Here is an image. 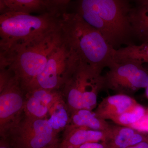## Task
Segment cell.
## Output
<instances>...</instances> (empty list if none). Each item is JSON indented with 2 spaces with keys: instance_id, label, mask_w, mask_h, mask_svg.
Here are the masks:
<instances>
[{
  "instance_id": "cell-1",
  "label": "cell",
  "mask_w": 148,
  "mask_h": 148,
  "mask_svg": "<svg viewBox=\"0 0 148 148\" xmlns=\"http://www.w3.org/2000/svg\"><path fill=\"white\" fill-rule=\"evenodd\" d=\"M77 13L100 32L115 50L122 45H135L130 14L129 0H80L76 5Z\"/></svg>"
},
{
  "instance_id": "cell-2",
  "label": "cell",
  "mask_w": 148,
  "mask_h": 148,
  "mask_svg": "<svg viewBox=\"0 0 148 148\" xmlns=\"http://www.w3.org/2000/svg\"><path fill=\"white\" fill-rule=\"evenodd\" d=\"M59 24L62 41L79 63L101 74L113 63L116 50L78 14L66 12Z\"/></svg>"
},
{
  "instance_id": "cell-3",
  "label": "cell",
  "mask_w": 148,
  "mask_h": 148,
  "mask_svg": "<svg viewBox=\"0 0 148 148\" xmlns=\"http://www.w3.org/2000/svg\"><path fill=\"white\" fill-rule=\"evenodd\" d=\"M62 14H0V55L10 53L59 29Z\"/></svg>"
},
{
  "instance_id": "cell-4",
  "label": "cell",
  "mask_w": 148,
  "mask_h": 148,
  "mask_svg": "<svg viewBox=\"0 0 148 148\" xmlns=\"http://www.w3.org/2000/svg\"><path fill=\"white\" fill-rule=\"evenodd\" d=\"M62 43L59 27L10 53L0 55V69L12 72L20 80L24 90L42 71L49 56Z\"/></svg>"
},
{
  "instance_id": "cell-5",
  "label": "cell",
  "mask_w": 148,
  "mask_h": 148,
  "mask_svg": "<svg viewBox=\"0 0 148 148\" xmlns=\"http://www.w3.org/2000/svg\"><path fill=\"white\" fill-rule=\"evenodd\" d=\"M58 134L47 119L33 118L24 113L2 138L13 148H43L58 144Z\"/></svg>"
},
{
  "instance_id": "cell-6",
  "label": "cell",
  "mask_w": 148,
  "mask_h": 148,
  "mask_svg": "<svg viewBox=\"0 0 148 148\" xmlns=\"http://www.w3.org/2000/svg\"><path fill=\"white\" fill-rule=\"evenodd\" d=\"M108 68L103 76L104 89L132 97L140 89L147 87L148 69L138 60H114Z\"/></svg>"
},
{
  "instance_id": "cell-7",
  "label": "cell",
  "mask_w": 148,
  "mask_h": 148,
  "mask_svg": "<svg viewBox=\"0 0 148 148\" xmlns=\"http://www.w3.org/2000/svg\"><path fill=\"white\" fill-rule=\"evenodd\" d=\"M79 63L62 41L49 56L42 71L24 89V92L36 88L61 90Z\"/></svg>"
},
{
  "instance_id": "cell-8",
  "label": "cell",
  "mask_w": 148,
  "mask_h": 148,
  "mask_svg": "<svg viewBox=\"0 0 148 148\" xmlns=\"http://www.w3.org/2000/svg\"><path fill=\"white\" fill-rule=\"evenodd\" d=\"M25 103V93L20 80L12 72L8 81L0 88L1 138L22 116Z\"/></svg>"
},
{
  "instance_id": "cell-9",
  "label": "cell",
  "mask_w": 148,
  "mask_h": 148,
  "mask_svg": "<svg viewBox=\"0 0 148 148\" xmlns=\"http://www.w3.org/2000/svg\"><path fill=\"white\" fill-rule=\"evenodd\" d=\"M70 3L68 0H0V13L62 14Z\"/></svg>"
},
{
  "instance_id": "cell-10",
  "label": "cell",
  "mask_w": 148,
  "mask_h": 148,
  "mask_svg": "<svg viewBox=\"0 0 148 148\" xmlns=\"http://www.w3.org/2000/svg\"><path fill=\"white\" fill-rule=\"evenodd\" d=\"M94 71L96 72L79 63L61 88L71 114L83 109V97L86 88L90 75Z\"/></svg>"
},
{
  "instance_id": "cell-11",
  "label": "cell",
  "mask_w": 148,
  "mask_h": 148,
  "mask_svg": "<svg viewBox=\"0 0 148 148\" xmlns=\"http://www.w3.org/2000/svg\"><path fill=\"white\" fill-rule=\"evenodd\" d=\"M106 136V132L70 123L64 130L58 148H78L86 143L103 142Z\"/></svg>"
},
{
  "instance_id": "cell-12",
  "label": "cell",
  "mask_w": 148,
  "mask_h": 148,
  "mask_svg": "<svg viewBox=\"0 0 148 148\" xmlns=\"http://www.w3.org/2000/svg\"><path fill=\"white\" fill-rule=\"evenodd\" d=\"M147 141V133L128 126L112 125L103 143L109 148H127Z\"/></svg>"
},
{
  "instance_id": "cell-13",
  "label": "cell",
  "mask_w": 148,
  "mask_h": 148,
  "mask_svg": "<svg viewBox=\"0 0 148 148\" xmlns=\"http://www.w3.org/2000/svg\"><path fill=\"white\" fill-rule=\"evenodd\" d=\"M138 103L132 96L116 94L103 98L94 112L100 118L112 120Z\"/></svg>"
},
{
  "instance_id": "cell-14",
  "label": "cell",
  "mask_w": 148,
  "mask_h": 148,
  "mask_svg": "<svg viewBox=\"0 0 148 148\" xmlns=\"http://www.w3.org/2000/svg\"><path fill=\"white\" fill-rule=\"evenodd\" d=\"M130 14L135 38L148 45V0H136Z\"/></svg>"
},
{
  "instance_id": "cell-15",
  "label": "cell",
  "mask_w": 148,
  "mask_h": 148,
  "mask_svg": "<svg viewBox=\"0 0 148 148\" xmlns=\"http://www.w3.org/2000/svg\"><path fill=\"white\" fill-rule=\"evenodd\" d=\"M70 123L105 132L108 131L111 126L106 120L97 116L95 112L84 109L71 114Z\"/></svg>"
},
{
  "instance_id": "cell-16",
  "label": "cell",
  "mask_w": 148,
  "mask_h": 148,
  "mask_svg": "<svg viewBox=\"0 0 148 148\" xmlns=\"http://www.w3.org/2000/svg\"><path fill=\"white\" fill-rule=\"evenodd\" d=\"M47 119L57 133L64 130L71 123V113L64 98L56 101L49 109Z\"/></svg>"
},
{
  "instance_id": "cell-17",
  "label": "cell",
  "mask_w": 148,
  "mask_h": 148,
  "mask_svg": "<svg viewBox=\"0 0 148 148\" xmlns=\"http://www.w3.org/2000/svg\"><path fill=\"white\" fill-rule=\"evenodd\" d=\"M123 59L138 60L143 64H148V45H134L116 50L115 60Z\"/></svg>"
},
{
  "instance_id": "cell-18",
  "label": "cell",
  "mask_w": 148,
  "mask_h": 148,
  "mask_svg": "<svg viewBox=\"0 0 148 148\" xmlns=\"http://www.w3.org/2000/svg\"><path fill=\"white\" fill-rule=\"evenodd\" d=\"M49 109L47 105L38 98L25 93L24 113L27 116L38 119H47Z\"/></svg>"
},
{
  "instance_id": "cell-19",
  "label": "cell",
  "mask_w": 148,
  "mask_h": 148,
  "mask_svg": "<svg viewBox=\"0 0 148 148\" xmlns=\"http://www.w3.org/2000/svg\"><path fill=\"white\" fill-rule=\"evenodd\" d=\"M146 115V110L138 103L128 110L114 118L112 121L118 125L128 126L140 121Z\"/></svg>"
},
{
  "instance_id": "cell-20",
  "label": "cell",
  "mask_w": 148,
  "mask_h": 148,
  "mask_svg": "<svg viewBox=\"0 0 148 148\" xmlns=\"http://www.w3.org/2000/svg\"><path fill=\"white\" fill-rule=\"evenodd\" d=\"M78 148H109L103 142L101 143H88L82 145Z\"/></svg>"
},
{
  "instance_id": "cell-21",
  "label": "cell",
  "mask_w": 148,
  "mask_h": 148,
  "mask_svg": "<svg viewBox=\"0 0 148 148\" xmlns=\"http://www.w3.org/2000/svg\"><path fill=\"white\" fill-rule=\"evenodd\" d=\"M0 148H13L8 140L5 138H1Z\"/></svg>"
},
{
  "instance_id": "cell-22",
  "label": "cell",
  "mask_w": 148,
  "mask_h": 148,
  "mask_svg": "<svg viewBox=\"0 0 148 148\" xmlns=\"http://www.w3.org/2000/svg\"><path fill=\"white\" fill-rule=\"evenodd\" d=\"M127 148H148V142L145 141L142 142L135 145Z\"/></svg>"
},
{
  "instance_id": "cell-23",
  "label": "cell",
  "mask_w": 148,
  "mask_h": 148,
  "mask_svg": "<svg viewBox=\"0 0 148 148\" xmlns=\"http://www.w3.org/2000/svg\"><path fill=\"white\" fill-rule=\"evenodd\" d=\"M59 143H58V144H56V145H52L48 146V147H45L43 148H58Z\"/></svg>"
},
{
  "instance_id": "cell-24",
  "label": "cell",
  "mask_w": 148,
  "mask_h": 148,
  "mask_svg": "<svg viewBox=\"0 0 148 148\" xmlns=\"http://www.w3.org/2000/svg\"><path fill=\"white\" fill-rule=\"evenodd\" d=\"M145 95L146 97L148 99V86L145 88Z\"/></svg>"
},
{
  "instance_id": "cell-25",
  "label": "cell",
  "mask_w": 148,
  "mask_h": 148,
  "mask_svg": "<svg viewBox=\"0 0 148 148\" xmlns=\"http://www.w3.org/2000/svg\"><path fill=\"white\" fill-rule=\"evenodd\" d=\"M147 116H148V109L147 110H146V115Z\"/></svg>"
},
{
  "instance_id": "cell-26",
  "label": "cell",
  "mask_w": 148,
  "mask_h": 148,
  "mask_svg": "<svg viewBox=\"0 0 148 148\" xmlns=\"http://www.w3.org/2000/svg\"><path fill=\"white\" fill-rule=\"evenodd\" d=\"M147 141L148 142V133H147Z\"/></svg>"
}]
</instances>
